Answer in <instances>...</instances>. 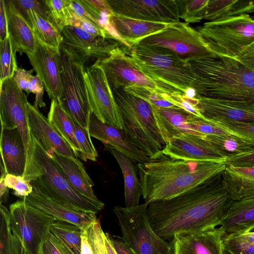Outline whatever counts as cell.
<instances>
[{"mask_svg": "<svg viewBox=\"0 0 254 254\" xmlns=\"http://www.w3.org/2000/svg\"><path fill=\"white\" fill-rule=\"evenodd\" d=\"M174 254H222L223 236L219 228L174 236Z\"/></svg>", "mask_w": 254, "mask_h": 254, "instance_id": "22", "label": "cell"}, {"mask_svg": "<svg viewBox=\"0 0 254 254\" xmlns=\"http://www.w3.org/2000/svg\"><path fill=\"white\" fill-rule=\"evenodd\" d=\"M225 164L226 166L254 167V151L230 157Z\"/></svg>", "mask_w": 254, "mask_h": 254, "instance_id": "51", "label": "cell"}, {"mask_svg": "<svg viewBox=\"0 0 254 254\" xmlns=\"http://www.w3.org/2000/svg\"><path fill=\"white\" fill-rule=\"evenodd\" d=\"M174 159L225 163L227 160L204 137L183 134L171 138L161 152Z\"/></svg>", "mask_w": 254, "mask_h": 254, "instance_id": "18", "label": "cell"}, {"mask_svg": "<svg viewBox=\"0 0 254 254\" xmlns=\"http://www.w3.org/2000/svg\"><path fill=\"white\" fill-rule=\"evenodd\" d=\"M110 22L120 37L130 47L161 31L169 24L140 20L115 13L111 16Z\"/></svg>", "mask_w": 254, "mask_h": 254, "instance_id": "28", "label": "cell"}, {"mask_svg": "<svg viewBox=\"0 0 254 254\" xmlns=\"http://www.w3.org/2000/svg\"><path fill=\"white\" fill-rule=\"evenodd\" d=\"M50 232L73 254H81V229L64 221L56 220Z\"/></svg>", "mask_w": 254, "mask_h": 254, "instance_id": "35", "label": "cell"}, {"mask_svg": "<svg viewBox=\"0 0 254 254\" xmlns=\"http://www.w3.org/2000/svg\"><path fill=\"white\" fill-rule=\"evenodd\" d=\"M117 254H136L134 251L124 241H122L109 234L106 233Z\"/></svg>", "mask_w": 254, "mask_h": 254, "instance_id": "55", "label": "cell"}, {"mask_svg": "<svg viewBox=\"0 0 254 254\" xmlns=\"http://www.w3.org/2000/svg\"><path fill=\"white\" fill-rule=\"evenodd\" d=\"M196 30L218 57L236 59L254 42V17L246 14L229 16L205 22Z\"/></svg>", "mask_w": 254, "mask_h": 254, "instance_id": "7", "label": "cell"}, {"mask_svg": "<svg viewBox=\"0 0 254 254\" xmlns=\"http://www.w3.org/2000/svg\"><path fill=\"white\" fill-rule=\"evenodd\" d=\"M7 31L13 52L33 53L36 39L26 19L19 13L11 0H4Z\"/></svg>", "mask_w": 254, "mask_h": 254, "instance_id": "25", "label": "cell"}, {"mask_svg": "<svg viewBox=\"0 0 254 254\" xmlns=\"http://www.w3.org/2000/svg\"><path fill=\"white\" fill-rule=\"evenodd\" d=\"M152 107L156 125L165 144L171 138L183 134L204 137L190 127L189 121L193 115L176 106Z\"/></svg>", "mask_w": 254, "mask_h": 254, "instance_id": "24", "label": "cell"}, {"mask_svg": "<svg viewBox=\"0 0 254 254\" xmlns=\"http://www.w3.org/2000/svg\"><path fill=\"white\" fill-rule=\"evenodd\" d=\"M11 1L23 16L28 10H33L43 17L52 21L45 0H15Z\"/></svg>", "mask_w": 254, "mask_h": 254, "instance_id": "44", "label": "cell"}, {"mask_svg": "<svg viewBox=\"0 0 254 254\" xmlns=\"http://www.w3.org/2000/svg\"><path fill=\"white\" fill-rule=\"evenodd\" d=\"M222 254H232L231 253H230L229 251H228L223 246V249L222 251Z\"/></svg>", "mask_w": 254, "mask_h": 254, "instance_id": "61", "label": "cell"}, {"mask_svg": "<svg viewBox=\"0 0 254 254\" xmlns=\"http://www.w3.org/2000/svg\"><path fill=\"white\" fill-rule=\"evenodd\" d=\"M9 189L4 184V179H0V204L7 202L8 198Z\"/></svg>", "mask_w": 254, "mask_h": 254, "instance_id": "59", "label": "cell"}, {"mask_svg": "<svg viewBox=\"0 0 254 254\" xmlns=\"http://www.w3.org/2000/svg\"><path fill=\"white\" fill-rule=\"evenodd\" d=\"M68 0L70 8L74 14L90 23L101 27L100 21L102 14L95 11L88 4L86 0Z\"/></svg>", "mask_w": 254, "mask_h": 254, "instance_id": "42", "label": "cell"}, {"mask_svg": "<svg viewBox=\"0 0 254 254\" xmlns=\"http://www.w3.org/2000/svg\"><path fill=\"white\" fill-rule=\"evenodd\" d=\"M204 138L227 158L254 151V142L232 133L207 135Z\"/></svg>", "mask_w": 254, "mask_h": 254, "instance_id": "34", "label": "cell"}, {"mask_svg": "<svg viewBox=\"0 0 254 254\" xmlns=\"http://www.w3.org/2000/svg\"><path fill=\"white\" fill-rule=\"evenodd\" d=\"M105 148L115 158L122 170L124 180L125 207H131L139 204L142 191L137 176V163L108 145Z\"/></svg>", "mask_w": 254, "mask_h": 254, "instance_id": "30", "label": "cell"}, {"mask_svg": "<svg viewBox=\"0 0 254 254\" xmlns=\"http://www.w3.org/2000/svg\"><path fill=\"white\" fill-rule=\"evenodd\" d=\"M223 163L174 159L164 155L137 163L145 202L170 199L222 173Z\"/></svg>", "mask_w": 254, "mask_h": 254, "instance_id": "2", "label": "cell"}, {"mask_svg": "<svg viewBox=\"0 0 254 254\" xmlns=\"http://www.w3.org/2000/svg\"><path fill=\"white\" fill-rule=\"evenodd\" d=\"M197 96L254 105V71L227 57L189 62Z\"/></svg>", "mask_w": 254, "mask_h": 254, "instance_id": "3", "label": "cell"}, {"mask_svg": "<svg viewBox=\"0 0 254 254\" xmlns=\"http://www.w3.org/2000/svg\"><path fill=\"white\" fill-rule=\"evenodd\" d=\"M4 182L6 187L14 190L13 194L18 197L28 196L33 191L31 184L25 181L22 176L8 174Z\"/></svg>", "mask_w": 254, "mask_h": 254, "instance_id": "46", "label": "cell"}, {"mask_svg": "<svg viewBox=\"0 0 254 254\" xmlns=\"http://www.w3.org/2000/svg\"><path fill=\"white\" fill-rule=\"evenodd\" d=\"M253 12H254V0H236L232 6L230 16L244 14H249V13Z\"/></svg>", "mask_w": 254, "mask_h": 254, "instance_id": "53", "label": "cell"}, {"mask_svg": "<svg viewBox=\"0 0 254 254\" xmlns=\"http://www.w3.org/2000/svg\"><path fill=\"white\" fill-rule=\"evenodd\" d=\"M17 67L15 54L8 37L0 43V82L12 77Z\"/></svg>", "mask_w": 254, "mask_h": 254, "instance_id": "38", "label": "cell"}, {"mask_svg": "<svg viewBox=\"0 0 254 254\" xmlns=\"http://www.w3.org/2000/svg\"><path fill=\"white\" fill-rule=\"evenodd\" d=\"M9 221L13 235L27 254H40L42 245L56 219L20 199L9 206Z\"/></svg>", "mask_w": 254, "mask_h": 254, "instance_id": "9", "label": "cell"}, {"mask_svg": "<svg viewBox=\"0 0 254 254\" xmlns=\"http://www.w3.org/2000/svg\"><path fill=\"white\" fill-rule=\"evenodd\" d=\"M70 25L80 28L89 34L96 37L112 39L105 29L101 27L96 26L85 20L81 17L74 14L72 11Z\"/></svg>", "mask_w": 254, "mask_h": 254, "instance_id": "47", "label": "cell"}, {"mask_svg": "<svg viewBox=\"0 0 254 254\" xmlns=\"http://www.w3.org/2000/svg\"><path fill=\"white\" fill-rule=\"evenodd\" d=\"M60 48L72 59L83 64L90 59L106 57L121 44L112 39L96 37L80 28L68 25L61 32Z\"/></svg>", "mask_w": 254, "mask_h": 254, "instance_id": "15", "label": "cell"}, {"mask_svg": "<svg viewBox=\"0 0 254 254\" xmlns=\"http://www.w3.org/2000/svg\"><path fill=\"white\" fill-rule=\"evenodd\" d=\"M27 56L51 101L61 103L63 90L60 52L36 39L35 52Z\"/></svg>", "mask_w": 254, "mask_h": 254, "instance_id": "17", "label": "cell"}, {"mask_svg": "<svg viewBox=\"0 0 254 254\" xmlns=\"http://www.w3.org/2000/svg\"><path fill=\"white\" fill-rule=\"evenodd\" d=\"M81 254H94L88 238L87 228L81 229Z\"/></svg>", "mask_w": 254, "mask_h": 254, "instance_id": "57", "label": "cell"}, {"mask_svg": "<svg viewBox=\"0 0 254 254\" xmlns=\"http://www.w3.org/2000/svg\"><path fill=\"white\" fill-rule=\"evenodd\" d=\"M48 120L76 155L81 158V150L75 136L71 117L56 100L51 101Z\"/></svg>", "mask_w": 254, "mask_h": 254, "instance_id": "33", "label": "cell"}, {"mask_svg": "<svg viewBox=\"0 0 254 254\" xmlns=\"http://www.w3.org/2000/svg\"><path fill=\"white\" fill-rule=\"evenodd\" d=\"M223 245L241 247L254 244V231L229 236L223 239Z\"/></svg>", "mask_w": 254, "mask_h": 254, "instance_id": "50", "label": "cell"}, {"mask_svg": "<svg viewBox=\"0 0 254 254\" xmlns=\"http://www.w3.org/2000/svg\"><path fill=\"white\" fill-rule=\"evenodd\" d=\"M1 159L7 174L23 176L26 154L21 135L17 129L1 128L0 139Z\"/></svg>", "mask_w": 254, "mask_h": 254, "instance_id": "26", "label": "cell"}, {"mask_svg": "<svg viewBox=\"0 0 254 254\" xmlns=\"http://www.w3.org/2000/svg\"><path fill=\"white\" fill-rule=\"evenodd\" d=\"M222 173L174 198L149 203L147 216L154 232L170 241L176 235L220 226L234 200Z\"/></svg>", "mask_w": 254, "mask_h": 254, "instance_id": "1", "label": "cell"}, {"mask_svg": "<svg viewBox=\"0 0 254 254\" xmlns=\"http://www.w3.org/2000/svg\"><path fill=\"white\" fill-rule=\"evenodd\" d=\"M116 14L140 20L167 24L180 21L177 0H107Z\"/></svg>", "mask_w": 254, "mask_h": 254, "instance_id": "16", "label": "cell"}, {"mask_svg": "<svg viewBox=\"0 0 254 254\" xmlns=\"http://www.w3.org/2000/svg\"><path fill=\"white\" fill-rule=\"evenodd\" d=\"M29 123L31 131L47 152L70 158L82 164L69 145L39 110L38 106L28 105Z\"/></svg>", "mask_w": 254, "mask_h": 254, "instance_id": "21", "label": "cell"}, {"mask_svg": "<svg viewBox=\"0 0 254 254\" xmlns=\"http://www.w3.org/2000/svg\"><path fill=\"white\" fill-rule=\"evenodd\" d=\"M211 123L230 133L254 142V123L231 121L212 122Z\"/></svg>", "mask_w": 254, "mask_h": 254, "instance_id": "40", "label": "cell"}, {"mask_svg": "<svg viewBox=\"0 0 254 254\" xmlns=\"http://www.w3.org/2000/svg\"><path fill=\"white\" fill-rule=\"evenodd\" d=\"M184 95L190 98H197V94L194 89L192 87H189L184 92Z\"/></svg>", "mask_w": 254, "mask_h": 254, "instance_id": "60", "label": "cell"}, {"mask_svg": "<svg viewBox=\"0 0 254 254\" xmlns=\"http://www.w3.org/2000/svg\"><path fill=\"white\" fill-rule=\"evenodd\" d=\"M8 37L7 21L4 0H0V40H3Z\"/></svg>", "mask_w": 254, "mask_h": 254, "instance_id": "56", "label": "cell"}, {"mask_svg": "<svg viewBox=\"0 0 254 254\" xmlns=\"http://www.w3.org/2000/svg\"><path fill=\"white\" fill-rule=\"evenodd\" d=\"M71 120L75 136L81 150V159L85 161L87 159L96 161L98 153L91 141L88 129L81 126L72 117Z\"/></svg>", "mask_w": 254, "mask_h": 254, "instance_id": "39", "label": "cell"}, {"mask_svg": "<svg viewBox=\"0 0 254 254\" xmlns=\"http://www.w3.org/2000/svg\"><path fill=\"white\" fill-rule=\"evenodd\" d=\"M149 203L131 207L117 205L115 214L123 241L136 254H174L170 242L160 237L153 230L147 216Z\"/></svg>", "mask_w": 254, "mask_h": 254, "instance_id": "8", "label": "cell"}, {"mask_svg": "<svg viewBox=\"0 0 254 254\" xmlns=\"http://www.w3.org/2000/svg\"><path fill=\"white\" fill-rule=\"evenodd\" d=\"M34 69L29 70L17 67L13 78L19 88L26 92Z\"/></svg>", "mask_w": 254, "mask_h": 254, "instance_id": "52", "label": "cell"}, {"mask_svg": "<svg viewBox=\"0 0 254 254\" xmlns=\"http://www.w3.org/2000/svg\"><path fill=\"white\" fill-rule=\"evenodd\" d=\"M236 59L254 71V42L245 48Z\"/></svg>", "mask_w": 254, "mask_h": 254, "instance_id": "54", "label": "cell"}, {"mask_svg": "<svg viewBox=\"0 0 254 254\" xmlns=\"http://www.w3.org/2000/svg\"><path fill=\"white\" fill-rule=\"evenodd\" d=\"M40 254H73L50 232L42 245Z\"/></svg>", "mask_w": 254, "mask_h": 254, "instance_id": "48", "label": "cell"}, {"mask_svg": "<svg viewBox=\"0 0 254 254\" xmlns=\"http://www.w3.org/2000/svg\"><path fill=\"white\" fill-rule=\"evenodd\" d=\"M84 73L92 113L102 122L124 130L122 116L103 70L91 65Z\"/></svg>", "mask_w": 254, "mask_h": 254, "instance_id": "14", "label": "cell"}, {"mask_svg": "<svg viewBox=\"0 0 254 254\" xmlns=\"http://www.w3.org/2000/svg\"><path fill=\"white\" fill-rule=\"evenodd\" d=\"M235 1L236 0H209L204 19L215 21L229 17Z\"/></svg>", "mask_w": 254, "mask_h": 254, "instance_id": "41", "label": "cell"}, {"mask_svg": "<svg viewBox=\"0 0 254 254\" xmlns=\"http://www.w3.org/2000/svg\"><path fill=\"white\" fill-rule=\"evenodd\" d=\"M0 118L1 128H17L22 138L28 159L31 146L27 97L13 77L0 82Z\"/></svg>", "mask_w": 254, "mask_h": 254, "instance_id": "12", "label": "cell"}, {"mask_svg": "<svg viewBox=\"0 0 254 254\" xmlns=\"http://www.w3.org/2000/svg\"><path fill=\"white\" fill-rule=\"evenodd\" d=\"M223 246L232 254H254V244L241 247Z\"/></svg>", "mask_w": 254, "mask_h": 254, "instance_id": "58", "label": "cell"}, {"mask_svg": "<svg viewBox=\"0 0 254 254\" xmlns=\"http://www.w3.org/2000/svg\"><path fill=\"white\" fill-rule=\"evenodd\" d=\"M222 181L234 200L254 197V167L226 166Z\"/></svg>", "mask_w": 254, "mask_h": 254, "instance_id": "29", "label": "cell"}, {"mask_svg": "<svg viewBox=\"0 0 254 254\" xmlns=\"http://www.w3.org/2000/svg\"><path fill=\"white\" fill-rule=\"evenodd\" d=\"M63 95L60 103L81 126L88 129L92 110L85 77L84 64L74 61L60 48Z\"/></svg>", "mask_w": 254, "mask_h": 254, "instance_id": "11", "label": "cell"}, {"mask_svg": "<svg viewBox=\"0 0 254 254\" xmlns=\"http://www.w3.org/2000/svg\"><path fill=\"white\" fill-rule=\"evenodd\" d=\"M19 198L27 204L54 217L57 220L70 222L81 229L88 227L98 219L93 212L76 208L33 190L29 195Z\"/></svg>", "mask_w": 254, "mask_h": 254, "instance_id": "19", "label": "cell"}, {"mask_svg": "<svg viewBox=\"0 0 254 254\" xmlns=\"http://www.w3.org/2000/svg\"><path fill=\"white\" fill-rule=\"evenodd\" d=\"M92 65L103 70L111 89L135 86L164 92L139 70L131 57L121 47L116 48L108 56L97 60Z\"/></svg>", "mask_w": 254, "mask_h": 254, "instance_id": "13", "label": "cell"}, {"mask_svg": "<svg viewBox=\"0 0 254 254\" xmlns=\"http://www.w3.org/2000/svg\"><path fill=\"white\" fill-rule=\"evenodd\" d=\"M88 130L91 137L99 140L104 145L111 146L136 163L151 161L124 130L102 122L93 113L90 116Z\"/></svg>", "mask_w": 254, "mask_h": 254, "instance_id": "20", "label": "cell"}, {"mask_svg": "<svg viewBox=\"0 0 254 254\" xmlns=\"http://www.w3.org/2000/svg\"><path fill=\"white\" fill-rule=\"evenodd\" d=\"M44 88L43 82L38 75H32L26 93L27 94L32 93L35 94L34 105L40 108H44L46 106L43 101Z\"/></svg>", "mask_w": 254, "mask_h": 254, "instance_id": "49", "label": "cell"}, {"mask_svg": "<svg viewBox=\"0 0 254 254\" xmlns=\"http://www.w3.org/2000/svg\"><path fill=\"white\" fill-rule=\"evenodd\" d=\"M252 231H254V229Z\"/></svg>", "mask_w": 254, "mask_h": 254, "instance_id": "62", "label": "cell"}, {"mask_svg": "<svg viewBox=\"0 0 254 254\" xmlns=\"http://www.w3.org/2000/svg\"><path fill=\"white\" fill-rule=\"evenodd\" d=\"M192 130L203 136L207 135H225L230 133L216 126L213 123L194 115L189 121Z\"/></svg>", "mask_w": 254, "mask_h": 254, "instance_id": "45", "label": "cell"}, {"mask_svg": "<svg viewBox=\"0 0 254 254\" xmlns=\"http://www.w3.org/2000/svg\"><path fill=\"white\" fill-rule=\"evenodd\" d=\"M197 108L206 121L254 123V105L197 96Z\"/></svg>", "mask_w": 254, "mask_h": 254, "instance_id": "23", "label": "cell"}, {"mask_svg": "<svg viewBox=\"0 0 254 254\" xmlns=\"http://www.w3.org/2000/svg\"><path fill=\"white\" fill-rule=\"evenodd\" d=\"M23 17L30 25L38 41L60 52L62 37L60 31L52 21L33 10L26 11Z\"/></svg>", "mask_w": 254, "mask_h": 254, "instance_id": "32", "label": "cell"}, {"mask_svg": "<svg viewBox=\"0 0 254 254\" xmlns=\"http://www.w3.org/2000/svg\"><path fill=\"white\" fill-rule=\"evenodd\" d=\"M147 89L130 87L112 89L125 126L124 130L135 144L151 160L161 155L165 146L156 125Z\"/></svg>", "mask_w": 254, "mask_h": 254, "instance_id": "5", "label": "cell"}, {"mask_svg": "<svg viewBox=\"0 0 254 254\" xmlns=\"http://www.w3.org/2000/svg\"><path fill=\"white\" fill-rule=\"evenodd\" d=\"M58 164L69 183L81 194L95 201H100L93 190L94 184L86 172L83 165L74 160L48 152Z\"/></svg>", "mask_w": 254, "mask_h": 254, "instance_id": "31", "label": "cell"}, {"mask_svg": "<svg viewBox=\"0 0 254 254\" xmlns=\"http://www.w3.org/2000/svg\"><path fill=\"white\" fill-rule=\"evenodd\" d=\"M137 44L168 49L188 63L218 58L209 49L196 29L180 21L169 24L164 30Z\"/></svg>", "mask_w": 254, "mask_h": 254, "instance_id": "10", "label": "cell"}, {"mask_svg": "<svg viewBox=\"0 0 254 254\" xmlns=\"http://www.w3.org/2000/svg\"><path fill=\"white\" fill-rule=\"evenodd\" d=\"M209 0H177L180 18L188 24L200 22L204 19Z\"/></svg>", "mask_w": 254, "mask_h": 254, "instance_id": "36", "label": "cell"}, {"mask_svg": "<svg viewBox=\"0 0 254 254\" xmlns=\"http://www.w3.org/2000/svg\"><path fill=\"white\" fill-rule=\"evenodd\" d=\"M166 99L174 106L181 108L194 116L205 120L200 111L197 108L199 99L190 98L185 96L181 92H175L166 94Z\"/></svg>", "mask_w": 254, "mask_h": 254, "instance_id": "43", "label": "cell"}, {"mask_svg": "<svg viewBox=\"0 0 254 254\" xmlns=\"http://www.w3.org/2000/svg\"><path fill=\"white\" fill-rule=\"evenodd\" d=\"M219 228L223 239L252 231L254 229V197L233 200Z\"/></svg>", "mask_w": 254, "mask_h": 254, "instance_id": "27", "label": "cell"}, {"mask_svg": "<svg viewBox=\"0 0 254 254\" xmlns=\"http://www.w3.org/2000/svg\"><path fill=\"white\" fill-rule=\"evenodd\" d=\"M52 20L60 32L70 25L72 11L68 0H45Z\"/></svg>", "mask_w": 254, "mask_h": 254, "instance_id": "37", "label": "cell"}, {"mask_svg": "<svg viewBox=\"0 0 254 254\" xmlns=\"http://www.w3.org/2000/svg\"><path fill=\"white\" fill-rule=\"evenodd\" d=\"M31 146L23 178L33 190L76 208L95 214L105 204L81 194L68 182L60 166L31 132Z\"/></svg>", "mask_w": 254, "mask_h": 254, "instance_id": "4", "label": "cell"}, {"mask_svg": "<svg viewBox=\"0 0 254 254\" xmlns=\"http://www.w3.org/2000/svg\"><path fill=\"white\" fill-rule=\"evenodd\" d=\"M129 56L139 70L164 92H181L191 87L193 75L189 63L171 51L159 47L136 44Z\"/></svg>", "mask_w": 254, "mask_h": 254, "instance_id": "6", "label": "cell"}]
</instances>
